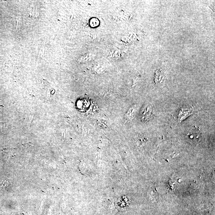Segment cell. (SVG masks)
Instances as JSON below:
<instances>
[{
  "instance_id": "obj_1",
  "label": "cell",
  "mask_w": 215,
  "mask_h": 215,
  "mask_svg": "<svg viewBox=\"0 0 215 215\" xmlns=\"http://www.w3.org/2000/svg\"><path fill=\"white\" fill-rule=\"evenodd\" d=\"M98 124L102 128H107L108 126V123L105 120H100L98 122Z\"/></svg>"
},
{
  "instance_id": "obj_2",
  "label": "cell",
  "mask_w": 215,
  "mask_h": 215,
  "mask_svg": "<svg viewBox=\"0 0 215 215\" xmlns=\"http://www.w3.org/2000/svg\"><path fill=\"white\" fill-rule=\"evenodd\" d=\"M135 109L134 108H131L128 112V113L125 115V118L126 120H130L133 117L134 114Z\"/></svg>"
},
{
  "instance_id": "obj_3",
  "label": "cell",
  "mask_w": 215,
  "mask_h": 215,
  "mask_svg": "<svg viewBox=\"0 0 215 215\" xmlns=\"http://www.w3.org/2000/svg\"><path fill=\"white\" fill-rule=\"evenodd\" d=\"M9 182L5 180H1L0 181V187L2 188H5L9 186Z\"/></svg>"
}]
</instances>
